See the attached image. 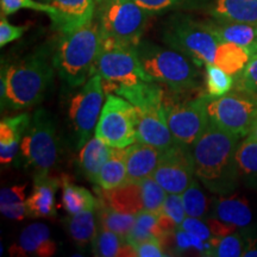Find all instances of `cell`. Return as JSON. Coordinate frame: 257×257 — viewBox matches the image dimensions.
Segmentation results:
<instances>
[{"mask_svg":"<svg viewBox=\"0 0 257 257\" xmlns=\"http://www.w3.org/2000/svg\"><path fill=\"white\" fill-rule=\"evenodd\" d=\"M239 138L210 120L206 131L193 147L195 176L213 194L229 195L239 184L236 161Z\"/></svg>","mask_w":257,"mask_h":257,"instance_id":"1","label":"cell"},{"mask_svg":"<svg viewBox=\"0 0 257 257\" xmlns=\"http://www.w3.org/2000/svg\"><path fill=\"white\" fill-rule=\"evenodd\" d=\"M6 92L2 98V110H24L40 104L49 92L56 69L53 54L42 48L24 60L5 64Z\"/></svg>","mask_w":257,"mask_h":257,"instance_id":"2","label":"cell"},{"mask_svg":"<svg viewBox=\"0 0 257 257\" xmlns=\"http://www.w3.org/2000/svg\"><path fill=\"white\" fill-rule=\"evenodd\" d=\"M101 43L100 24L94 18L75 30L62 32L53 54L60 78L72 87L83 85L91 76Z\"/></svg>","mask_w":257,"mask_h":257,"instance_id":"3","label":"cell"},{"mask_svg":"<svg viewBox=\"0 0 257 257\" xmlns=\"http://www.w3.org/2000/svg\"><path fill=\"white\" fill-rule=\"evenodd\" d=\"M137 53L143 70L154 82L163 83L174 92L198 87V64L180 51L141 41Z\"/></svg>","mask_w":257,"mask_h":257,"instance_id":"4","label":"cell"},{"mask_svg":"<svg viewBox=\"0 0 257 257\" xmlns=\"http://www.w3.org/2000/svg\"><path fill=\"white\" fill-rule=\"evenodd\" d=\"M60 148V137L53 114L44 108L37 110L32 114L17 157L25 168L34 172V178L49 175L59 161Z\"/></svg>","mask_w":257,"mask_h":257,"instance_id":"5","label":"cell"},{"mask_svg":"<svg viewBox=\"0 0 257 257\" xmlns=\"http://www.w3.org/2000/svg\"><path fill=\"white\" fill-rule=\"evenodd\" d=\"M163 41L172 49L188 56L198 66L214 63L221 41L207 24L188 16H173L166 23Z\"/></svg>","mask_w":257,"mask_h":257,"instance_id":"6","label":"cell"},{"mask_svg":"<svg viewBox=\"0 0 257 257\" xmlns=\"http://www.w3.org/2000/svg\"><path fill=\"white\" fill-rule=\"evenodd\" d=\"M99 5L102 42L137 47L152 14L134 0H102Z\"/></svg>","mask_w":257,"mask_h":257,"instance_id":"7","label":"cell"},{"mask_svg":"<svg viewBox=\"0 0 257 257\" xmlns=\"http://www.w3.org/2000/svg\"><path fill=\"white\" fill-rule=\"evenodd\" d=\"M93 74H99L105 93L114 92L119 86H130L142 81H153L143 70L137 47L124 44L101 43Z\"/></svg>","mask_w":257,"mask_h":257,"instance_id":"8","label":"cell"},{"mask_svg":"<svg viewBox=\"0 0 257 257\" xmlns=\"http://www.w3.org/2000/svg\"><path fill=\"white\" fill-rule=\"evenodd\" d=\"M208 115L221 130L240 138L246 137L257 120V94L239 88L211 98Z\"/></svg>","mask_w":257,"mask_h":257,"instance_id":"9","label":"cell"},{"mask_svg":"<svg viewBox=\"0 0 257 257\" xmlns=\"http://www.w3.org/2000/svg\"><path fill=\"white\" fill-rule=\"evenodd\" d=\"M138 113L136 107L120 95L107 94L95 137L111 148H127L137 140Z\"/></svg>","mask_w":257,"mask_h":257,"instance_id":"10","label":"cell"},{"mask_svg":"<svg viewBox=\"0 0 257 257\" xmlns=\"http://www.w3.org/2000/svg\"><path fill=\"white\" fill-rule=\"evenodd\" d=\"M104 87L99 74H93L82 85L81 91L70 99L68 115L74 128L76 146L82 148L95 131L104 101Z\"/></svg>","mask_w":257,"mask_h":257,"instance_id":"11","label":"cell"},{"mask_svg":"<svg viewBox=\"0 0 257 257\" xmlns=\"http://www.w3.org/2000/svg\"><path fill=\"white\" fill-rule=\"evenodd\" d=\"M212 96L201 95L193 100L166 106L167 120L175 142L193 149L210 124L208 102Z\"/></svg>","mask_w":257,"mask_h":257,"instance_id":"12","label":"cell"},{"mask_svg":"<svg viewBox=\"0 0 257 257\" xmlns=\"http://www.w3.org/2000/svg\"><path fill=\"white\" fill-rule=\"evenodd\" d=\"M153 176L167 193L182 194L195 176L192 150L175 143L162 153Z\"/></svg>","mask_w":257,"mask_h":257,"instance_id":"13","label":"cell"},{"mask_svg":"<svg viewBox=\"0 0 257 257\" xmlns=\"http://www.w3.org/2000/svg\"><path fill=\"white\" fill-rule=\"evenodd\" d=\"M252 212L248 202L243 199L218 195L212 201L211 216L207 218L214 236L221 237L227 233L245 231L251 226Z\"/></svg>","mask_w":257,"mask_h":257,"instance_id":"14","label":"cell"},{"mask_svg":"<svg viewBox=\"0 0 257 257\" xmlns=\"http://www.w3.org/2000/svg\"><path fill=\"white\" fill-rule=\"evenodd\" d=\"M137 142L149 144L166 152L176 143L167 120L166 106L137 111Z\"/></svg>","mask_w":257,"mask_h":257,"instance_id":"15","label":"cell"},{"mask_svg":"<svg viewBox=\"0 0 257 257\" xmlns=\"http://www.w3.org/2000/svg\"><path fill=\"white\" fill-rule=\"evenodd\" d=\"M55 252L56 243L51 238L49 227L43 223L25 227L10 248V255L16 257H51Z\"/></svg>","mask_w":257,"mask_h":257,"instance_id":"16","label":"cell"},{"mask_svg":"<svg viewBox=\"0 0 257 257\" xmlns=\"http://www.w3.org/2000/svg\"><path fill=\"white\" fill-rule=\"evenodd\" d=\"M57 15L51 19L61 32L75 30L94 18L96 0H53Z\"/></svg>","mask_w":257,"mask_h":257,"instance_id":"17","label":"cell"},{"mask_svg":"<svg viewBox=\"0 0 257 257\" xmlns=\"http://www.w3.org/2000/svg\"><path fill=\"white\" fill-rule=\"evenodd\" d=\"M60 187V181L49 175L35 176L34 189L27 199L28 217L47 218L56 216L55 195Z\"/></svg>","mask_w":257,"mask_h":257,"instance_id":"18","label":"cell"},{"mask_svg":"<svg viewBox=\"0 0 257 257\" xmlns=\"http://www.w3.org/2000/svg\"><path fill=\"white\" fill-rule=\"evenodd\" d=\"M162 153L149 144L137 142V141L127 147L125 162H126L128 181L141 182L146 178L153 176Z\"/></svg>","mask_w":257,"mask_h":257,"instance_id":"19","label":"cell"},{"mask_svg":"<svg viewBox=\"0 0 257 257\" xmlns=\"http://www.w3.org/2000/svg\"><path fill=\"white\" fill-rule=\"evenodd\" d=\"M30 121L29 113L6 117L0 121V162L3 166L12 163L18 156L22 140Z\"/></svg>","mask_w":257,"mask_h":257,"instance_id":"20","label":"cell"},{"mask_svg":"<svg viewBox=\"0 0 257 257\" xmlns=\"http://www.w3.org/2000/svg\"><path fill=\"white\" fill-rule=\"evenodd\" d=\"M106 206L124 213L137 214L143 210L142 191L140 182H131L113 189H102L101 200Z\"/></svg>","mask_w":257,"mask_h":257,"instance_id":"21","label":"cell"},{"mask_svg":"<svg viewBox=\"0 0 257 257\" xmlns=\"http://www.w3.org/2000/svg\"><path fill=\"white\" fill-rule=\"evenodd\" d=\"M112 148L100 138L94 137L88 140L81 148L79 154V169L88 181L96 185L98 175L105 162L110 159Z\"/></svg>","mask_w":257,"mask_h":257,"instance_id":"22","label":"cell"},{"mask_svg":"<svg viewBox=\"0 0 257 257\" xmlns=\"http://www.w3.org/2000/svg\"><path fill=\"white\" fill-rule=\"evenodd\" d=\"M161 243L166 252L167 249H169L174 252V255L212 256L214 246L212 243L206 242L197 234L180 226L176 227L174 232L163 237Z\"/></svg>","mask_w":257,"mask_h":257,"instance_id":"23","label":"cell"},{"mask_svg":"<svg viewBox=\"0 0 257 257\" xmlns=\"http://www.w3.org/2000/svg\"><path fill=\"white\" fill-rule=\"evenodd\" d=\"M210 28L221 42H229L237 46L245 47L251 54L257 46V24L237 23V22L213 21L207 22Z\"/></svg>","mask_w":257,"mask_h":257,"instance_id":"24","label":"cell"},{"mask_svg":"<svg viewBox=\"0 0 257 257\" xmlns=\"http://www.w3.org/2000/svg\"><path fill=\"white\" fill-rule=\"evenodd\" d=\"M210 15L218 21L257 24V0H216Z\"/></svg>","mask_w":257,"mask_h":257,"instance_id":"25","label":"cell"},{"mask_svg":"<svg viewBox=\"0 0 257 257\" xmlns=\"http://www.w3.org/2000/svg\"><path fill=\"white\" fill-rule=\"evenodd\" d=\"M114 93L131 102L137 111L163 105L162 88L154 81H142L130 86H119Z\"/></svg>","mask_w":257,"mask_h":257,"instance_id":"26","label":"cell"},{"mask_svg":"<svg viewBox=\"0 0 257 257\" xmlns=\"http://www.w3.org/2000/svg\"><path fill=\"white\" fill-rule=\"evenodd\" d=\"M125 154L126 148H112L110 159L106 161L99 173L96 186L101 189H113L128 182Z\"/></svg>","mask_w":257,"mask_h":257,"instance_id":"27","label":"cell"},{"mask_svg":"<svg viewBox=\"0 0 257 257\" xmlns=\"http://www.w3.org/2000/svg\"><path fill=\"white\" fill-rule=\"evenodd\" d=\"M96 219H98L96 210H88L76 214H70V217L67 218V232L75 245L85 248L89 243H93L99 227L96 226Z\"/></svg>","mask_w":257,"mask_h":257,"instance_id":"28","label":"cell"},{"mask_svg":"<svg viewBox=\"0 0 257 257\" xmlns=\"http://www.w3.org/2000/svg\"><path fill=\"white\" fill-rule=\"evenodd\" d=\"M93 253L100 257H118V256H136L134 246L127 243L124 237L113 231L98 227V232L93 240Z\"/></svg>","mask_w":257,"mask_h":257,"instance_id":"29","label":"cell"},{"mask_svg":"<svg viewBox=\"0 0 257 257\" xmlns=\"http://www.w3.org/2000/svg\"><path fill=\"white\" fill-rule=\"evenodd\" d=\"M251 51L248 48L229 42H221L218 47L214 63L230 75H239L248 64Z\"/></svg>","mask_w":257,"mask_h":257,"instance_id":"30","label":"cell"},{"mask_svg":"<svg viewBox=\"0 0 257 257\" xmlns=\"http://www.w3.org/2000/svg\"><path fill=\"white\" fill-rule=\"evenodd\" d=\"M62 206L69 214L98 208V199L87 188L74 185L66 179L62 181Z\"/></svg>","mask_w":257,"mask_h":257,"instance_id":"31","label":"cell"},{"mask_svg":"<svg viewBox=\"0 0 257 257\" xmlns=\"http://www.w3.org/2000/svg\"><path fill=\"white\" fill-rule=\"evenodd\" d=\"M239 180L249 187L257 188V142L245 138L239 143L236 154Z\"/></svg>","mask_w":257,"mask_h":257,"instance_id":"32","label":"cell"},{"mask_svg":"<svg viewBox=\"0 0 257 257\" xmlns=\"http://www.w3.org/2000/svg\"><path fill=\"white\" fill-rule=\"evenodd\" d=\"M159 216L160 214L147 210L138 212L133 230L126 237L127 243L136 246L137 244L150 238H159L162 240L163 232L159 224Z\"/></svg>","mask_w":257,"mask_h":257,"instance_id":"33","label":"cell"},{"mask_svg":"<svg viewBox=\"0 0 257 257\" xmlns=\"http://www.w3.org/2000/svg\"><path fill=\"white\" fill-rule=\"evenodd\" d=\"M27 185H17L3 188L0 192V211L2 214L12 220H23L28 216Z\"/></svg>","mask_w":257,"mask_h":257,"instance_id":"34","label":"cell"},{"mask_svg":"<svg viewBox=\"0 0 257 257\" xmlns=\"http://www.w3.org/2000/svg\"><path fill=\"white\" fill-rule=\"evenodd\" d=\"M96 216H98L99 226L113 231L119 236L124 237L125 239L133 230L135 220H136V214L115 211L100 201L96 208Z\"/></svg>","mask_w":257,"mask_h":257,"instance_id":"35","label":"cell"},{"mask_svg":"<svg viewBox=\"0 0 257 257\" xmlns=\"http://www.w3.org/2000/svg\"><path fill=\"white\" fill-rule=\"evenodd\" d=\"M199 179L195 176L188 186L187 189L182 193V201H184L185 211L187 217H194L204 219L208 212V201L201 186L199 185Z\"/></svg>","mask_w":257,"mask_h":257,"instance_id":"36","label":"cell"},{"mask_svg":"<svg viewBox=\"0 0 257 257\" xmlns=\"http://www.w3.org/2000/svg\"><path fill=\"white\" fill-rule=\"evenodd\" d=\"M205 80H206L207 94L212 98L225 95L232 89L233 86L232 75L213 63L206 64Z\"/></svg>","mask_w":257,"mask_h":257,"instance_id":"37","label":"cell"},{"mask_svg":"<svg viewBox=\"0 0 257 257\" xmlns=\"http://www.w3.org/2000/svg\"><path fill=\"white\" fill-rule=\"evenodd\" d=\"M140 186L141 191H142L143 210L160 214L168 193L154 179V176L142 180L140 182Z\"/></svg>","mask_w":257,"mask_h":257,"instance_id":"38","label":"cell"},{"mask_svg":"<svg viewBox=\"0 0 257 257\" xmlns=\"http://www.w3.org/2000/svg\"><path fill=\"white\" fill-rule=\"evenodd\" d=\"M244 239L240 233L232 232L225 236L218 237L216 244L213 246L212 256L214 257H238L243 256L245 252L244 248Z\"/></svg>","mask_w":257,"mask_h":257,"instance_id":"39","label":"cell"},{"mask_svg":"<svg viewBox=\"0 0 257 257\" xmlns=\"http://www.w3.org/2000/svg\"><path fill=\"white\" fill-rule=\"evenodd\" d=\"M0 8H2V15L5 17L16 14L22 9L44 12L49 16L50 19H54L57 15L56 9L53 5L44 4V3H40L37 0H0Z\"/></svg>","mask_w":257,"mask_h":257,"instance_id":"40","label":"cell"},{"mask_svg":"<svg viewBox=\"0 0 257 257\" xmlns=\"http://www.w3.org/2000/svg\"><path fill=\"white\" fill-rule=\"evenodd\" d=\"M141 8L147 10L150 14H161V12L188 8L197 0H134Z\"/></svg>","mask_w":257,"mask_h":257,"instance_id":"41","label":"cell"},{"mask_svg":"<svg viewBox=\"0 0 257 257\" xmlns=\"http://www.w3.org/2000/svg\"><path fill=\"white\" fill-rule=\"evenodd\" d=\"M160 214H165V216H168L169 218H172V219L178 224V226H180L185 218L187 217L181 194L168 193L166 197L165 202H163L162 210H161Z\"/></svg>","mask_w":257,"mask_h":257,"instance_id":"42","label":"cell"},{"mask_svg":"<svg viewBox=\"0 0 257 257\" xmlns=\"http://www.w3.org/2000/svg\"><path fill=\"white\" fill-rule=\"evenodd\" d=\"M180 227L182 229L191 231L194 234L200 237L204 240H206L208 243H212L214 245L217 242L218 237L214 236L212 232L210 225L207 224V221H204L200 218H194V217H186L182 224L180 225Z\"/></svg>","mask_w":257,"mask_h":257,"instance_id":"43","label":"cell"},{"mask_svg":"<svg viewBox=\"0 0 257 257\" xmlns=\"http://www.w3.org/2000/svg\"><path fill=\"white\" fill-rule=\"evenodd\" d=\"M238 76L239 88L257 94V51L251 54L248 64Z\"/></svg>","mask_w":257,"mask_h":257,"instance_id":"44","label":"cell"},{"mask_svg":"<svg viewBox=\"0 0 257 257\" xmlns=\"http://www.w3.org/2000/svg\"><path fill=\"white\" fill-rule=\"evenodd\" d=\"M29 29L28 25H12L5 16L2 15L0 19V47L8 46L9 43L14 42L23 36V34Z\"/></svg>","mask_w":257,"mask_h":257,"instance_id":"45","label":"cell"},{"mask_svg":"<svg viewBox=\"0 0 257 257\" xmlns=\"http://www.w3.org/2000/svg\"><path fill=\"white\" fill-rule=\"evenodd\" d=\"M136 256L138 257H166L168 253L163 249L162 243L159 238H150L134 246Z\"/></svg>","mask_w":257,"mask_h":257,"instance_id":"46","label":"cell"},{"mask_svg":"<svg viewBox=\"0 0 257 257\" xmlns=\"http://www.w3.org/2000/svg\"><path fill=\"white\" fill-rule=\"evenodd\" d=\"M246 138H249V140H252V141H256L257 142V120H256V123L253 124L251 131H250L248 136H246Z\"/></svg>","mask_w":257,"mask_h":257,"instance_id":"47","label":"cell"},{"mask_svg":"<svg viewBox=\"0 0 257 257\" xmlns=\"http://www.w3.org/2000/svg\"><path fill=\"white\" fill-rule=\"evenodd\" d=\"M37 2L44 3V4H50V5H51V3H53V0H37Z\"/></svg>","mask_w":257,"mask_h":257,"instance_id":"48","label":"cell"},{"mask_svg":"<svg viewBox=\"0 0 257 257\" xmlns=\"http://www.w3.org/2000/svg\"><path fill=\"white\" fill-rule=\"evenodd\" d=\"M102 0H96V4H100Z\"/></svg>","mask_w":257,"mask_h":257,"instance_id":"49","label":"cell"},{"mask_svg":"<svg viewBox=\"0 0 257 257\" xmlns=\"http://www.w3.org/2000/svg\"><path fill=\"white\" fill-rule=\"evenodd\" d=\"M255 51H257V46H256V48H255V50H253V53H255Z\"/></svg>","mask_w":257,"mask_h":257,"instance_id":"50","label":"cell"}]
</instances>
